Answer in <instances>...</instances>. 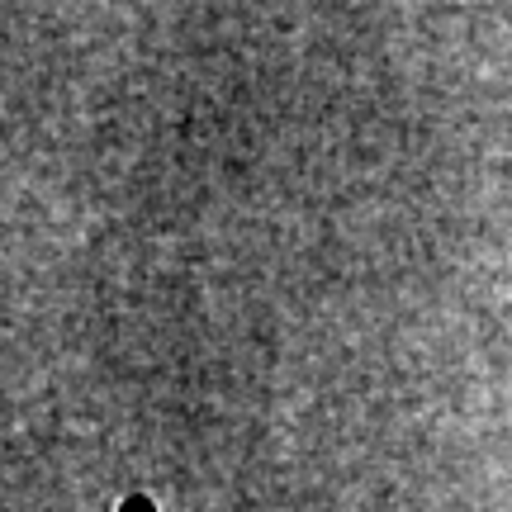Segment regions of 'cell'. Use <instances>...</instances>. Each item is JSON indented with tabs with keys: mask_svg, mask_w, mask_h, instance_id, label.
<instances>
[{
	"mask_svg": "<svg viewBox=\"0 0 512 512\" xmlns=\"http://www.w3.org/2000/svg\"><path fill=\"white\" fill-rule=\"evenodd\" d=\"M124 512H157V508H147L143 498H128V508H124Z\"/></svg>",
	"mask_w": 512,
	"mask_h": 512,
	"instance_id": "1",
	"label": "cell"
}]
</instances>
